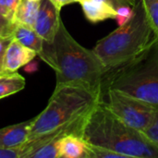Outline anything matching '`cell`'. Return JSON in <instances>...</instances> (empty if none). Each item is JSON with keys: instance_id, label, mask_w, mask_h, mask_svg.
Returning <instances> with one entry per match:
<instances>
[{"instance_id": "6da1fadb", "label": "cell", "mask_w": 158, "mask_h": 158, "mask_svg": "<svg viewBox=\"0 0 158 158\" xmlns=\"http://www.w3.org/2000/svg\"><path fill=\"white\" fill-rule=\"evenodd\" d=\"M39 56L55 70L56 86H81L102 94L110 70L93 49L83 47L70 35L62 20L53 42L44 41Z\"/></svg>"}, {"instance_id": "7a4b0ae2", "label": "cell", "mask_w": 158, "mask_h": 158, "mask_svg": "<svg viewBox=\"0 0 158 158\" xmlns=\"http://www.w3.org/2000/svg\"><path fill=\"white\" fill-rule=\"evenodd\" d=\"M81 137L90 146L110 150L125 158H158L157 147L120 120L101 98L86 115Z\"/></svg>"}, {"instance_id": "3957f363", "label": "cell", "mask_w": 158, "mask_h": 158, "mask_svg": "<svg viewBox=\"0 0 158 158\" xmlns=\"http://www.w3.org/2000/svg\"><path fill=\"white\" fill-rule=\"evenodd\" d=\"M154 37L155 33L143 3L137 0L131 18L99 40L93 50L111 71L126 65L139 56Z\"/></svg>"}, {"instance_id": "277c9868", "label": "cell", "mask_w": 158, "mask_h": 158, "mask_svg": "<svg viewBox=\"0 0 158 158\" xmlns=\"http://www.w3.org/2000/svg\"><path fill=\"white\" fill-rule=\"evenodd\" d=\"M101 94L75 85L56 86L44 111L34 118L27 140L49 133L86 116Z\"/></svg>"}, {"instance_id": "5b68a950", "label": "cell", "mask_w": 158, "mask_h": 158, "mask_svg": "<svg viewBox=\"0 0 158 158\" xmlns=\"http://www.w3.org/2000/svg\"><path fill=\"white\" fill-rule=\"evenodd\" d=\"M104 89H115L158 108V38L126 65L109 71ZM102 90V92H103Z\"/></svg>"}, {"instance_id": "8992f818", "label": "cell", "mask_w": 158, "mask_h": 158, "mask_svg": "<svg viewBox=\"0 0 158 158\" xmlns=\"http://www.w3.org/2000/svg\"><path fill=\"white\" fill-rule=\"evenodd\" d=\"M101 99L125 124L143 132L153 122L157 107L115 89H104Z\"/></svg>"}, {"instance_id": "52a82bcc", "label": "cell", "mask_w": 158, "mask_h": 158, "mask_svg": "<svg viewBox=\"0 0 158 158\" xmlns=\"http://www.w3.org/2000/svg\"><path fill=\"white\" fill-rule=\"evenodd\" d=\"M61 20L59 8L50 0H40V7L33 29L44 41L53 42Z\"/></svg>"}, {"instance_id": "ba28073f", "label": "cell", "mask_w": 158, "mask_h": 158, "mask_svg": "<svg viewBox=\"0 0 158 158\" xmlns=\"http://www.w3.org/2000/svg\"><path fill=\"white\" fill-rule=\"evenodd\" d=\"M37 53L25 45L19 43L12 38L6 46L3 57V69L10 72H17V70L31 62Z\"/></svg>"}, {"instance_id": "9c48e42d", "label": "cell", "mask_w": 158, "mask_h": 158, "mask_svg": "<svg viewBox=\"0 0 158 158\" xmlns=\"http://www.w3.org/2000/svg\"><path fill=\"white\" fill-rule=\"evenodd\" d=\"M34 118L28 121L0 129V148L21 146L28 139Z\"/></svg>"}, {"instance_id": "30bf717a", "label": "cell", "mask_w": 158, "mask_h": 158, "mask_svg": "<svg viewBox=\"0 0 158 158\" xmlns=\"http://www.w3.org/2000/svg\"><path fill=\"white\" fill-rule=\"evenodd\" d=\"M80 4L84 17L92 23L117 18V10L102 0H83Z\"/></svg>"}, {"instance_id": "8fae6325", "label": "cell", "mask_w": 158, "mask_h": 158, "mask_svg": "<svg viewBox=\"0 0 158 158\" xmlns=\"http://www.w3.org/2000/svg\"><path fill=\"white\" fill-rule=\"evenodd\" d=\"M59 158H89V145L77 134H69L58 141Z\"/></svg>"}, {"instance_id": "7c38bea8", "label": "cell", "mask_w": 158, "mask_h": 158, "mask_svg": "<svg viewBox=\"0 0 158 158\" xmlns=\"http://www.w3.org/2000/svg\"><path fill=\"white\" fill-rule=\"evenodd\" d=\"M13 38L17 40L21 44L34 50L39 56L42 53L44 39L35 31L33 28L29 26L16 23Z\"/></svg>"}, {"instance_id": "4fadbf2b", "label": "cell", "mask_w": 158, "mask_h": 158, "mask_svg": "<svg viewBox=\"0 0 158 158\" xmlns=\"http://www.w3.org/2000/svg\"><path fill=\"white\" fill-rule=\"evenodd\" d=\"M40 7V1L21 0L17 6L12 20L15 23L23 24L34 28Z\"/></svg>"}, {"instance_id": "5bb4252c", "label": "cell", "mask_w": 158, "mask_h": 158, "mask_svg": "<svg viewBox=\"0 0 158 158\" xmlns=\"http://www.w3.org/2000/svg\"><path fill=\"white\" fill-rule=\"evenodd\" d=\"M24 78L17 73L13 72L9 75H6L0 78V99L14 94L25 87Z\"/></svg>"}, {"instance_id": "9a60e30c", "label": "cell", "mask_w": 158, "mask_h": 158, "mask_svg": "<svg viewBox=\"0 0 158 158\" xmlns=\"http://www.w3.org/2000/svg\"><path fill=\"white\" fill-rule=\"evenodd\" d=\"M145 13L154 31L155 36L158 38V0H141Z\"/></svg>"}, {"instance_id": "2e32d148", "label": "cell", "mask_w": 158, "mask_h": 158, "mask_svg": "<svg viewBox=\"0 0 158 158\" xmlns=\"http://www.w3.org/2000/svg\"><path fill=\"white\" fill-rule=\"evenodd\" d=\"M16 23L0 13V38L1 39H11L15 30Z\"/></svg>"}, {"instance_id": "e0dca14e", "label": "cell", "mask_w": 158, "mask_h": 158, "mask_svg": "<svg viewBox=\"0 0 158 158\" xmlns=\"http://www.w3.org/2000/svg\"><path fill=\"white\" fill-rule=\"evenodd\" d=\"M89 158H125L116 152L89 145Z\"/></svg>"}, {"instance_id": "ac0fdd59", "label": "cell", "mask_w": 158, "mask_h": 158, "mask_svg": "<svg viewBox=\"0 0 158 158\" xmlns=\"http://www.w3.org/2000/svg\"><path fill=\"white\" fill-rule=\"evenodd\" d=\"M143 134L158 148V109L153 122L143 132Z\"/></svg>"}, {"instance_id": "d6986e66", "label": "cell", "mask_w": 158, "mask_h": 158, "mask_svg": "<svg viewBox=\"0 0 158 158\" xmlns=\"http://www.w3.org/2000/svg\"><path fill=\"white\" fill-rule=\"evenodd\" d=\"M21 0H0L1 14L12 19L15 10Z\"/></svg>"}, {"instance_id": "ffe728a7", "label": "cell", "mask_w": 158, "mask_h": 158, "mask_svg": "<svg viewBox=\"0 0 158 158\" xmlns=\"http://www.w3.org/2000/svg\"><path fill=\"white\" fill-rule=\"evenodd\" d=\"M108 5H110L112 7H114L116 10H118L120 7L123 6H131L134 7V6L137 3V0H102Z\"/></svg>"}, {"instance_id": "44dd1931", "label": "cell", "mask_w": 158, "mask_h": 158, "mask_svg": "<svg viewBox=\"0 0 158 158\" xmlns=\"http://www.w3.org/2000/svg\"><path fill=\"white\" fill-rule=\"evenodd\" d=\"M20 146L15 148H0V158H19Z\"/></svg>"}, {"instance_id": "7402d4cb", "label": "cell", "mask_w": 158, "mask_h": 158, "mask_svg": "<svg viewBox=\"0 0 158 158\" xmlns=\"http://www.w3.org/2000/svg\"><path fill=\"white\" fill-rule=\"evenodd\" d=\"M12 39V38H11ZM11 39H1L0 38V69H3V57L7 44Z\"/></svg>"}, {"instance_id": "603a6c76", "label": "cell", "mask_w": 158, "mask_h": 158, "mask_svg": "<svg viewBox=\"0 0 158 158\" xmlns=\"http://www.w3.org/2000/svg\"><path fill=\"white\" fill-rule=\"evenodd\" d=\"M50 1L59 9H61L63 6H67V5H69V4L77 2V0H50Z\"/></svg>"}, {"instance_id": "cb8c5ba5", "label": "cell", "mask_w": 158, "mask_h": 158, "mask_svg": "<svg viewBox=\"0 0 158 158\" xmlns=\"http://www.w3.org/2000/svg\"><path fill=\"white\" fill-rule=\"evenodd\" d=\"M13 72H10V71H7V70H5L4 69H0V78L3 77V76H6V75H9Z\"/></svg>"}, {"instance_id": "d4e9b609", "label": "cell", "mask_w": 158, "mask_h": 158, "mask_svg": "<svg viewBox=\"0 0 158 158\" xmlns=\"http://www.w3.org/2000/svg\"><path fill=\"white\" fill-rule=\"evenodd\" d=\"M81 1H83V0H77V3H80V2H81Z\"/></svg>"}, {"instance_id": "484cf974", "label": "cell", "mask_w": 158, "mask_h": 158, "mask_svg": "<svg viewBox=\"0 0 158 158\" xmlns=\"http://www.w3.org/2000/svg\"><path fill=\"white\" fill-rule=\"evenodd\" d=\"M34 1H40V0H34Z\"/></svg>"}, {"instance_id": "4316f807", "label": "cell", "mask_w": 158, "mask_h": 158, "mask_svg": "<svg viewBox=\"0 0 158 158\" xmlns=\"http://www.w3.org/2000/svg\"><path fill=\"white\" fill-rule=\"evenodd\" d=\"M0 13H1V8H0Z\"/></svg>"}]
</instances>
